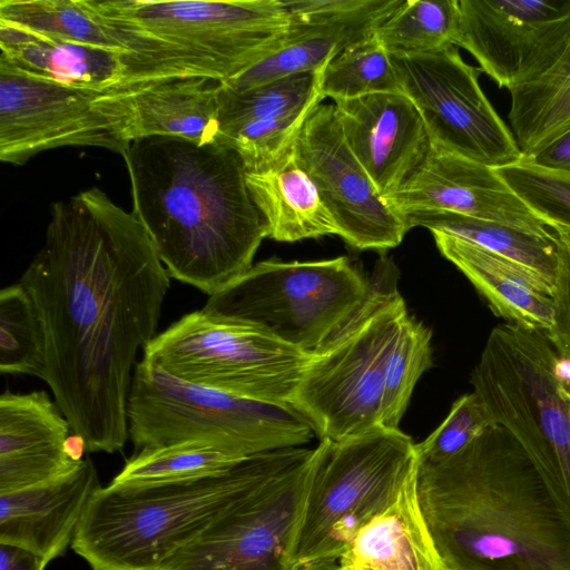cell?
Returning <instances> with one entry per match:
<instances>
[{
  "mask_svg": "<svg viewBox=\"0 0 570 570\" xmlns=\"http://www.w3.org/2000/svg\"><path fill=\"white\" fill-rule=\"evenodd\" d=\"M0 57L61 85L104 90L122 83L124 52L41 36L0 22Z\"/></svg>",
  "mask_w": 570,
  "mask_h": 570,
  "instance_id": "d4e9b609",
  "label": "cell"
},
{
  "mask_svg": "<svg viewBox=\"0 0 570 570\" xmlns=\"http://www.w3.org/2000/svg\"><path fill=\"white\" fill-rule=\"evenodd\" d=\"M244 459L199 441L148 446L130 456L110 483L147 485L187 481L223 472Z\"/></svg>",
  "mask_w": 570,
  "mask_h": 570,
  "instance_id": "f546056e",
  "label": "cell"
},
{
  "mask_svg": "<svg viewBox=\"0 0 570 570\" xmlns=\"http://www.w3.org/2000/svg\"><path fill=\"white\" fill-rule=\"evenodd\" d=\"M404 219L409 229L420 226L455 236L540 274L553 286L556 284L560 239L449 212H414L406 214Z\"/></svg>",
  "mask_w": 570,
  "mask_h": 570,
  "instance_id": "4316f807",
  "label": "cell"
},
{
  "mask_svg": "<svg viewBox=\"0 0 570 570\" xmlns=\"http://www.w3.org/2000/svg\"><path fill=\"white\" fill-rule=\"evenodd\" d=\"M419 465L392 503L371 519L337 560L343 570H448L421 510Z\"/></svg>",
  "mask_w": 570,
  "mask_h": 570,
  "instance_id": "603a6c76",
  "label": "cell"
},
{
  "mask_svg": "<svg viewBox=\"0 0 570 570\" xmlns=\"http://www.w3.org/2000/svg\"><path fill=\"white\" fill-rule=\"evenodd\" d=\"M298 164L315 184L338 236L357 249L396 247L410 230L350 148L334 104H320L295 141Z\"/></svg>",
  "mask_w": 570,
  "mask_h": 570,
  "instance_id": "9a60e30c",
  "label": "cell"
},
{
  "mask_svg": "<svg viewBox=\"0 0 570 570\" xmlns=\"http://www.w3.org/2000/svg\"><path fill=\"white\" fill-rule=\"evenodd\" d=\"M419 465L415 443L400 429L321 440L314 459L293 560L297 567L337 561L360 530L395 499Z\"/></svg>",
  "mask_w": 570,
  "mask_h": 570,
  "instance_id": "ba28073f",
  "label": "cell"
},
{
  "mask_svg": "<svg viewBox=\"0 0 570 570\" xmlns=\"http://www.w3.org/2000/svg\"><path fill=\"white\" fill-rule=\"evenodd\" d=\"M553 299V323L547 335L556 350L570 358V248L562 242Z\"/></svg>",
  "mask_w": 570,
  "mask_h": 570,
  "instance_id": "74e56055",
  "label": "cell"
},
{
  "mask_svg": "<svg viewBox=\"0 0 570 570\" xmlns=\"http://www.w3.org/2000/svg\"><path fill=\"white\" fill-rule=\"evenodd\" d=\"M459 26V0H403L374 35L391 57H412L454 45Z\"/></svg>",
  "mask_w": 570,
  "mask_h": 570,
  "instance_id": "f1b7e54d",
  "label": "cell"
},
{
  "mask_svg": "<svg viewBox=\"0 0 570 570\" xmlns=\"http://www.w3.org/2000/svg\"><path fill=\"white\" fill-rule=\"evenodd\" d=\"M512 191L556 233L570 229V169L540 166L523 155L495 168Z\"/></svg>",
  "mask_w": 570,
  "mask_h": 570,
  "instance_id": "d590c367",
  "label": "cell"
},
{
  "mask_svg": "<svg viewBox=\"0 0 570 570\" xmlns=\"http://www.w3.org/2000/svg\"><path fill=\"white\" fill-rule=\"evenodd\" d=\"M524 157L540 166L570 169V130L535 154Z\"/></svg>",
  "mask_w": 570,
  "mask_h": 570,
  "instance_id": "f35d334b",
  "label": "cell"
},
{
  "mask_svg": "<svg viewBox=\"0 0 570 570\" xmlns=\"http://www.w3.org/2000/svg\"><path fill=\"white\" fill-rule=\"evenodd\" d=\"M403 0H284L294 24L281 46L233 79L240 91L295 73L322 69L372 35Z\"/></svg>",
  "mask_w": 570,
  "mask_h": 570,
  "instance_id": "ac0fdd59",
  "label": "cell"
},
{
  "mask_svg": "<svg viewBox=\"0 0 570 570\" xmlns=\"http://www.w3.org/2000/svg\"><path fill=\"white\" fill-rule=\"evenodd\" d=\"M127 51L122 83L226 82L274 52L294 24L284 0H82Z\"/></svg>",
  "mask_w": 570,
  "mask_h": 570,
  "instance_id": "277c9868",
  "label": "cell"
},
{
  "mask_svg": "<svg viewBox=\"0 0 570 570\" xmlns=\"http://www.w3.org/2000/svg\"><path fill=\"white\" fill-rule=\"evenodd\" d=\"M557 234L559 239L570 248V229L558 228Z\"/></svg>",
  "mask_w": 570,
  "mask_h": 570,
  "instance_id": "7bdbcfd3",
  "label": "cell"
},
{
  "mask_svg": "<svg viewBox=\"0 0 570 570\" xmlns=\"http://www.w3.org/2000/svg\"><path fill=\"white\" fill-rule=\"evenodd\" d=\"M19 283L46 338L43 381L88 452L129 439L136 356L157 335L170 276L141 223L92 187L51 205Z\"/></svg>",
  "mask_w": 570,
  "mask_h": 570,
  "instance_id": "6da1fadb",
  "label": "cell"
},
{
  "mask_svg": "<svg viewBox=\"0 0 570 570\" xmlns=\"http://www.w3.org/2000/svg\"><path fill=\"white\" fill-rule=\"evenodd\" d=\"M387 203L403 218L414 212H449L559 239L502 180L495 168L431 144L424 159Z\"/></svg>",
  "mask_w": 570,
  "mask_h": 570,
  "instance_id": "e0dca14e",
  "label": "cell"
},
{
  "mask_svg": "<svg viewBox=\"0 0 570 570\" xmlns=\"http://www.w3.org/2000/svg\"><path fill=\"white\" fill-rule=\"evenodd\" d=\"M401 91L392 57L374 32L350 46L323 69L321 95L333 101Z\"/></svg>",
  "mask_w": 570,
  "mask_h": 570,
  "instance_id": "836d02e7",
  "label": "cell"
},
{
  "mask_svg": "<svg viewBox=\"0 0 570 570\" xmlns=\"http://www.w3.org/2000/svg\"><path fill=\"white\" fill-rule=\"evenodd\" d=\"M323 69L291 75L236 91L222 83L219 131L246 122L287 116L322 104Z\"/></svg>",
  "mask_w": 570,
  "mask_h": 570,
  "instance_id": "4dcf8cb0",
  "label": "cell"
},
{
  "mask_svg": "<svg viewBox=\"0 0 570 570\" xmlns=\"http://www.w3.org/2000/svg\"><path fill=\"white\" fill-rule=\"evenodd\" d=\"M222 83L199 76L134 83L136 139L169 136L199 145L217 140Z\"/></svg>",
  "mask_w": 570,
  "mask_h": 570,
  "instance_id": "cb8c5ba5",
  "label": "cell"
},
{
  "mask_svg": "<svg viewBox=\"0 0 570 570\" xmlns=\"http://www.w3.org/2000/svg\"><path fill=\"white\" fill-rule=\"evenodd\" d=\"M48 562L26 549L0 543V570H45Z\"/></svg>",
  "mask_w": 570,
  "mask_h": 570,
  "instance_id": "ab89813d",
  "label": "cell"
},
{
  "mask_svg": "<svg viewBox=\"0 0 570 570\" xmlns=\"http://www.w3.org/2000/svg\"><path fill=\"white\" fill-rule=\"evenodd\" d=\"M124 159L132 214L171 278L212 296L254 265L268 230L233 147L153 136Z\"/></svg>",
  "mask_w": 570,
  "mask_h": 570,
  "instance_id": "3957f363",
  "label": "cell"
},
{
  "mask_svg": "<svg viewBox=\"0 0 570 570\" xmlns=\"http://www.w3.org/2000/svg\"><path fill=\"white\" fill-rule=\"evenodd\" d=\"M92 461L48 482L0 494V543L42 557L65 553L92 494L100 488Z\"/></svg>",
  "mask_w": 570,
  "mask_h": 570,
  "instance_id": "44dd1931",
  "label": "cell"
},
{
  "mask_svg": "<svg viewBox=\"0 0 570 570\" xmlns=\"http://www.w3.org/2000/svg\"><path fill=\"white\" fill-rule=\"evenodd\" d=\"M498 424L474 393L460 396L444 421L421 443L415 444L420 461L439 463L468 446Z\"/></svg>",
  "mask_w": 570,
  "mask_h": 570,
  "instance_id": "8d00e7d4",
  "label": "cell"
},
{
  "mask_svg": "<svg viewBox=\"0 0 570 570\" xmlns=\"http://www.w3.org/2000/svg\"><path fill=\"white\" fill-rule=\"evenodd\" d=\"M511 131L524 156L570 130V42L539 77L509 90Z\"/></svg>",
  "mask_w": 570,
  "mask_h": 570,
  "instance_id": "83f0119b",
  "label": "cell"
},
{
  "mask_svg": "<svg viewBox=\"0 0 570 570\" xmlns=\"http://www.w3.org/2000/svg\"><path fill=\"white\" fill-rule=\"evenodd\" d=\"M46 338L37 307L18 282L0 292V372L45 379Z\"/></svg>",
  "mask_w": 570,
  "mask_h": 570,
  "instance_id": "d6a6232c",
  "label": "cell"
},
{
  "mask_svg": "<svg viewBox=\"0 0 570 570\" xmlns=\"http://www.w3.org/2000/svg\"><path fill=\"white\" fill-rule=\"evenodd\" d=\"M417 495L448 570H570V514L499 424L442 462L419 460Z\"/></svg>",
  "mask_w": 570,
  "mask_h": 570,
  "instance_id": "7a4b0ae2",
  "label": "cell"
},
{
  "mask_svg": "<svg viewBox=\"0 0 570 570\" xmlns=\"http://www.w3.org/2000/svg\"><path fill=\"white\" fill-rule=\"evenodd\" d=\"M245 177L269 238L293 243L338 235L315 184L296 159L295 144L277 163L261 171H245Z\"/></svg>",
  "mask_w": 570,
  "mask_h": 570,
  "instance_id": "484cf974",
  "label": "cell"
},
{
  "mask_svg": "<svg viewBox=\"0 0 570 570\" xmlns=\"http://www.w3.org/2000/svg\"><path fill=\"white\" fill-rule=\"evenodd\" d=\"M371 285L347 257L254 264L203 309L255 325L314 354L363 306Z\"/></svg>",
  "mask_w": 570,
  "mask_h": 570,
  "instance_id": "8fae6325",
  "label": "cell"
},
{
  "mask_svg": "<svg viewBox=\"0 0 570 570\" xmlns=\"http://www.w3.org/2000/svg\"><path fill=\"white\" fill-rule=\"evenodd\" d=\"M309 357L255 325L202 308L157 334L142 358L188 383L292 405Z\"/></svg>",
  "mask_w": 570,
  "mask_h": 570,
  "instance_id": "7c38bea8",
  "label": "cell"
},
{
  "mask_svg": "<svg viewBox=\"0 0 570 570\" xmlns=\"http://www.w3.org/2000/svg\"><path fill=\"white\" fill-rule=\"evenodd\" d=\"M343 570V569H342ZM352 570V569H351ZM361 570H371V569H361Z\"/></svg>",
  "mask_w": 570,
  "mask_h": 570,
  "instance_id": "ee69618b",
  "label": "cell"
},
{
  "mask_svg": "<svg viewBox=\"0 0 570 570\" xmlns=\"http://www.w3.org/2000/svg\"><path fill=\"white\" fill-rule=\"evenodd\" d=\"M63 449L66 454L76 462H79L82 459L83 452L87 451L86 441L82 436L72 433L67 438L63 444Z\"/></svg>",
  "mask_w": 570,
  "mask_h": 570,
  "instance_id": "60d3db41",
  "label": "cell"
},
{
  "mask_svg": "<svg viewBox=\"0 0 570 570\" xmlns=\"http://www.w3.org/2000/svg\"><path fill=\"white\" fill-rule=\"evenodd\" d=\"M334 106L350 148L387 200L429 150L420 112L402 91L335 101Z\"/></svg>",
  "mask_w": 570,
  "mask_h": 570,
  "instance_id": "d6986e66",
  "label": "cell"
},
{
  "mask_svg": "<svg viewBox=\"0 0 570 570\" xmlns=\"http://www.w3.org/2000/svg\"><path fill=\"white\" fill-rule=\"evenodd\" d=\"M392 61L401 91L420 112L431 145L492 168L522 157L511 129L481 89L482 70L466 63L456 46Z\"/></svg>",
  "mask_w": 570,
  "mask_h": 570,
  "instance_id": "5bb4252c",
  "label": "cell"
},
{
  "mask_svg": "<svg viewBox=\"0 0 570 570\" xmlns=\"http://www.w3.org/2000/svg\"><path fill=\"white\" fill-rule=\"evenodd\" d=\"M298 570H342L336 561H318L298 567Z\"/></svg>",
  "mask_w": 570,
  "mask_h": 570,
  "instance_id": "b9f144b4",
  "label": "cell"
},
{
  "mask_svg": "<svg viewBox=\"0 0 570 570\" xmlns=\"http://www.w3.org/2000/svg\"><path fill=\"white\" fill-rule=\"evenodd\" d=\"M134 83L98 90L28 75L0 57V160L21 165L59 147H100L122 157L135 137Z\"/></svg>",
  "mask_w": 570,
  "mask_h": 570,
  "instance_id": "4fadbf2b",
  "label": "cell"
},
{
  "mask_svg": "<svg viewBox=\"0 0 570 570\" xmlns=\"http://www.w3.org/2000/svg\"><path fill=\"white\" fill-rule=\"evenodd\" d=\"M128 433L136 450L199 441L239 458L309 442L313 429L293 406L179 380L142 358L135 366Z\"/></svg>",
  "mask_w": 570,
  "mask_h": 570,
  "instance_id": "52a82bcc",
  "label": "cell"
},
{
  "mask_svg": "<svg viewBox=\"0 0 570 570\" xmlns=\"http://www.w3.org/2000/svg\"><path fill=\"white\" fill-rule=\"evenodd\" d=\"M0 22L53 39L127 52L82 0H1Z\"/></svg>",
  "mask_w": 570,
  "mask_h": 570,
  "instance_id": "1f68e13d",
  "label": "cell"
},
{
  "mask_svg": "<svg viewBox=\"0 0 570 570\" xmlns=\"http://www.w3.org/2000/svg\"><path fill=\"white\" fill-rule=\"evenodd\" d=\"M313 459L304 446L258 453L244 491L157 570H298L293 553Z\"/></svg>",
  "mask_w": 570,
  "mask_h": 570,
  "instance_id": "30bf717a",
  "label": "cell"
},
{
  "mask_svg": "<svg viewBox=\"0 0 570 570\" xmlns=\"http://www.w3.org/2000/svg\"><path fill=\"white\" fill-rule=\"evenodd\" d=\"M256 462L254 454L198 479L100 487L89 500L71 548L92 570H157L244 491Z\"/></svg>",
  "mask_w": 570,
  "mask_h": 570,
  "instance_id": "5b68a950",
  "label": "cell"
},
{
  "mask_svg": "<svg viewBox=\"0 0 570 570\" xmlns=\"http://www.w3.org/2000/svg\"><path fill=\"white\" fill-rule=\"evenodd\" d=\"M407 316L396 288L376 282L356 314L311 354L292 405L320 440L340 441L381 426L386 365Z\"/></svg>",
  "mask_w": 570,
  "mask_h": 570,
  "instance_id": "9c48e42d",
  "label": "cell"
},
{
  "mask_svg": "<svg viewBox=\"0 0 570 570\" xmlns=\"http://www.w3.org/2000/svg\"><path fill=\"white\" fill-rule=\"evenodd\" d=\"M471 384L570 514V358L546 331L504 323L488 336Z\"/></svg>",
  "mask_w": 570,
  "mask_h": 570,
  "instance_id": "8992f818",
  "label": "cell"
},
{
  "mask_svg": "<svg viewBox=\"0 0 570 570\" xmlns=\"http://www.w3.org/2000/svg\"><path fill=\"white\" fill-rule=\"evenodd\" d=\"M454 46L500 88L546 72L570 42V0H459Z\"/></svg>",
  "mask_w": 570,
  "mask_h": 570,
  "instance_id": "2e32d148",
  "label": "cell"
},
{
  "mask_svg": "<svg viewBox=\"0 0 570 570\" xmlns=\"http://www.w3.org/2000/svg\"><path fill=\"white\" fill-rule=\"evenodd\" d=\"M69 421L46 391L0 395V494L57 479L78 466L63 444Z\"/></svg>",
  "mask_w": 570,
  "mask_h": 570,
  "instance_id": "ffe728a7",
  "label": "cell"
},
{
  "mask_svg": "<svg viewBox=\"0 0 570 570\" xmlns=\"http://www.w3.org/2000/svg\"><path fill=\"white\" fill-rule=\"evenodd\" d=\"M431 336L423 324L405 318L386 365L381 426L399 429L417 380L432 365Z\"/></svg>",
  "mask_w": 570,
  "mask_h": 570,
  "instance_id": "e575fe53",
  "label": "cell"
},
{
  "mask_svg": "<svg viewBox=\"0 0 570 570\" xmlns=\"http://www.w3.org/2000/svg\"><path fill=\"white\" fill-rule=\"evenodd\" d=\"M431 233L440 253L468 277L494 315L529 330L551 328L554 286L540 274L464 239Z\"/></svg>",
  "mask_w": 570,
  "mask_h": 570,
  "instance_id": "7402d4cb",
  "label": "cell"
}]
</instances>
